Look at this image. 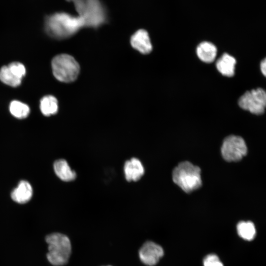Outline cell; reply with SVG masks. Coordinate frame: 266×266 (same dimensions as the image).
<instances>
[{"label": "cell", "mask_w": 266, "mask_h": 266, "mask_svg": "<svg viewBox=\"0 0 266 266\" xmlns=\"http://www.w3.org/2000/svg\"><path fill=\"white\" fill-rule=\"evenodd\" d=\"M10 70L17 77L22 79L26 72L25 66L19 62H13L7 66Z\"/></svg>", "instance_id": "d6986e66"}, {"label": "cell", "mask_w": 266, "mask_h": 266, "mask_svg": "<svg viewBox=\"0 0 266 266\" xmlns=\"http://www.w3.org/2000/svg\"><path fill=\"white\" fill-rule=\"evenodd\" d=\"M221 153L223 158L227 161H238L246 154L247 146L242 137L230 135L223 141Z\"/></svg>", "instance_id": "52a82bcc"}, {"label": "cell", "mask_w": 266, "mask_h": 266, "mask_svg": "<svg viewBox=\"0 0 266 266\" xmlns=\"http://www.w3.org/2000/svg\"><path fill=\"white\" fill-rule=\"evenodd\" d=\"M204 266H224L219 257L214 254L207 255L203 259Z\"/></svg>", "instance_id": "ffe728a7"}, {"label": "cell", "mask_w": 266, "mask_h": 266, "mask_svg": "<svg viewBox=\"0 0 266 266\" xmlns=\"http://www.w3.org/2000/svg\"><path fill=\"white\" fill-rule=\"evenodd\" d=\"M130 42L132 47L141 53L148 54L152 50L148 33L145 30L139 29L136 31L132 35Z\"/></svg>", "instance_id": "9c48e42d"}, {"label": "cell", "mask_w": 266, "mask_h": 266, "mask_svg": "<svg viewBox=\"0 0 266 266\" xmlns=\"http://www.w3.org/2000/svg\"><path fill=\"white\" fill-rule=\"evenodd\" d=\"M197 54L199 58L203 62H213L217 55V49L216 46L208 41L201 42L197 48Z\"/></svg>", "instance_id": "4fadbf2b"}, {"label": "cell", "mask_w": 266, "mask_h": 266, "mask_svg": "<svg viewBox=\"0 0 266 266\" xmlns=\"http://www.w3.org/2000/svg\"><path fill=\"white\" fill-rule=\"evenodd\" d=\"M44 26L46 33L58 39L68 38L83 28L77 15L61 11L47 15L44 19Z\"/></svg>", "instance_id": "6da1fadb"}, {"label": "cell", "mask_w": 266, "mask_h": 266, "mask_svg": "<svg viewBox=\"0 0 266 266\" xmlns=\"http://www.w3.org/2000/svg\"><path fill=\"white\" fill-rule=\"evenodd\" d=\"M238 104L253 114H262L266 106V92L260 88L247 91L239 99Z\"/></svg>", "instance_id": "8992f818"}, {"label": "cell", "mask_w": 266, "mask_h": 266, "mask_svg": "<svg viewBox=\"0 0 266 266\" xmlns=\"http://www.w3.org/2000/svg\"><path fill=\"white\" fill-rule=\"evenodd\" d=\"M260 68L262 73L265 76L266 75V59H264L262 61L260 64Z\"/></svg>", "instance_id": "44dd1931"}, {"label": "cell", "mask_w": 266, "mask_h": 266, "mask_svg": "<svg viewBox=\"0 0 266 266\" xmlns=\"http://www.w3.org/2000/svg\"><path fill=\"white\" fill-rule=\"evenodd\" d=\"M235 59L228 53L223 54L216 62L218 70L223 75L232 77L234 74Z\"/></svg>", "instance_id": "7c38bea8"}, {"label": "cell", "mask_w": 266, "mask_h": 266, "mask_svg": "<svg viewBox=\"0 0 266 266\" xmlns=\"http://www.w3.org/2000/svg\"><path fill=\"white\" fill-rule=\"evenodd\" d=\"M40 109L42 113L46 116L56 114L58 110L57 99L51 95L43 97L40 101Z\"/></svg>", "instance_id": "9a60e30c"}, {"label": "cell", "mask_w": 266, "mask_h": 266, "mask_svg": "<svg viewBox=\"0 0 266 266\" xmlns=\"http://www.w3.org/2000/svg\"></svg>", "instance_id": "7402d4cb"}, {"label": "cell", "mask_w": 266, "mask_h": 266, "mask_svg": "<svg viewBox=\"0 0 266 266\" xmlns=\"http://www.w3.org/2000/svg\"><path fill=\"white\" fill-rule=\"evenodd\" d=\"M238 234L246 240L253 239L256 235V229L254 224L250 221H241L236 227Z\"/></svg>", "instance_id": "2e32d148"}, {"label": "cell", "mask_w": 266, "mask_h": 266, "mask_svg": "<svg viewBox=\"0 0 266 266\" xmlns=\"http://www.w3.org/2000/svg\"><path fill=\"white\" fill-rule=\"evenodd\" d=\"M45 240L48 245L46 257L49 262L55 266L66 265L71 252L69 238L61 233H54L47 235Z\"/></svg>", "instance_id": "3957f363"}, {"label": "cell", "mask_w": 266, "mask_h": 266, "mask_svg": "<svg viewBox=\"0 0 266 266\" xmlns=\"http://www.w3.org/2000/svg\"><path fill=\"white\" fill-rule=\"evenodd\" d=\"M0 80L3 83L15 87L20 85L22 79L16 77L7 66H3L0 69Z\"/></svg>", "instance_id": "ac0fdd59"}, {"label": "cell", "mask_w": 266, "mask_h": 266, "mask_svg": "<svg viewBox=\"0 0 266 266\" xmlns=\"http://www.w3.org/2000/svg\"><path fill=\"white\" fill-rule=\"evenodd\" d=\"M10 113L18 119H24L29 115L30 109L29 106L18 100H13L9 105Z\"/></svg>", "instance_id": "e0dca14e"}, {"label": "cell", "mask_w": 266, "mask_h": 266, "mask_svg": "<svg viewBox=\"0 0 266 266\" xmlns=\"http://www.w3.org/2000/svg\"><path fill=\"white\" fill-rule=\"evenodd\" d=\"M200 169L189 162H182L173 170L172 179L174 183L186 193L200 188L202 184Z\"/></svg>", "instance_id": "277c9868"}, {"label": "cell", "mask_w": 266, "mask_h": 266, "mask_svg": "<svg viewBox=\"0 0 266 266\" xmlns=\"http://www.w3.org/2000/svg\"><path fill=\"white\" fill-rule=\"evenodd\" d=\"M164 254L163 248L151 241L144 243L138 252L140 261L145 265L153 266L156 265Z\"/></svg>", "instance_id": "ba28073f"}, {"label": "cell", "mask_w": 266, "mask_h": 266, "mask_svg": "<svg viewBox=\"0 0 266 266\" xmlns=\"http://www.w3.org/2000/svg\"><path fill=\"white\" fill-rule=\"evenodd\" d=\"M33 194V188L30 183L26 180H22L11 192V197L16 202L23 204L31 199Z\"/></svg>", "instance_id": "8fae6325"}, {"label": "cell", "mask_w": 266, "mask_h": 266, "mask_svg": "<svg viewBox=\"0 0 266 266\" xmlns=\"http://www.w3.org/2000/svg\"><path fill=\"white\" fill-rule=\"evenodd\" d=\"M54 169L56 175L66 182L73 181L76 177L75 172L71 169L67 162L64 159H59L55 162Z\"/></svg>", "instance_id": "5bb4252c"}, {"label": "cell", "mask_w": 266, "mask_h": 266, "mask_svg": "<svg viewBox=\"0 0 266 266\" xmlns=\"http://www.w3.org/2000/svg\"><path fill=\"white\" fill-rule=\"evenodd\" d=\"M126 180L128 181H136L140 179L144 173V167L139 160L133 158L126 161L124 167Z\"/></svg>", "instance_id": "30bf717a"}, {"label": "cell", "mask_w": 266, "mask_h": 266, "mask_svg": "<svg viewBox=\"0 0 266 266\" xmlns=\"http://www.w3.org/2000/svg\"><path fill=\"white\" fill-rule=\"evenodd\" d=\"M55 78L63 82L69 83L77 78L80 71L77 62L71 56L63 54L55 56L51 62Z\"/></svg>", "instance_id": "5b68a950"}, {"label": "cell", "mask_w": 266, "mask_h": 266, "mask_svg": "<svg viewBox=\"0 0 266 266\" xmlns=\"http://www.w3.org/2000/svg\"><path fill=\"white\" fill-rule=\"evenodd\" d=\"M71 2L83 28L97 29L108 22V11L101 0H66Z\"/></svg>", "instance_id": "7a4b0ae2"}]
</instances>
